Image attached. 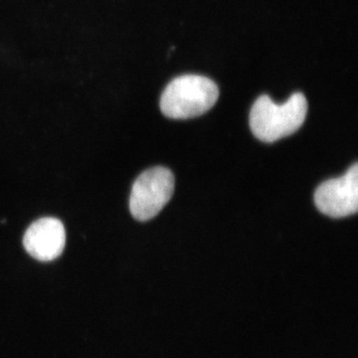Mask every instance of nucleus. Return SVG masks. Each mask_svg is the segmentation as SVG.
<instances>
[{
    "label": "nucleus",
    "instance_id": "f257e3e1",
    "mask_svg": "<svg viewBox=\"0 0 358 358\" xmlns=\"http://www.w3.org/2000/svg\"><path fill=\"white\" fill-rule=\"evenodd\" d=\"M307 113L308 101L301 93L293 94L282 105L263 95L250 112V128L258 140L274 143L296 133L305 122Z\"/></svg>",
    "mask_w": 358,
    "mask_h": 358
},
{
    "label": "nucleus",
    "instance_id": "f03ea898",
    "mask_svg": "<svg viewBox=\"0 0 358 358\" xmlns=\"http://www.w3.org/2000/svg\"><path fill=\"white\" fill-rule=\"evenodd\" d=\"M219 98L217 85L199 75L176 78L164 89L160 98V110L167 117L192 119L213 108Z\"/></svg>",
    "mask_w": 358,
    "mask_h": 358
},
{
    "label": "nucleus",
    "instance_id": "7ed1b4c3",
    "mask_svg": "<svg viewBox=\"0 0 358 358\" xmlns=\"http://www.w3.org/2000/svg\"><path fill=\"white\" fill-rule=\"evenodd\" d=\"M174 176L169 169L152 167L134 181L129 197V211L134 219L148 221L169 203L174 192Z\"/></svg>",
    "mask_w": 358,
    "mask_h": 358
},
{
    "label": "nucleus",
    "instance_id": "20e7f679",
    "mask_svg": "<svg viewBox=\"0 0 358 358\" xmlns=\"http://www.w3.org/2000/svg\"><path fill=\"white\" fill-rule=\"evenodd\" d=\"M315 203L324 215L343 218L358 210V164L355 162L341 178L329 179L317 187Z\"/></svg>",
    "mask_w": 358,
    "mask_h": 358
},
{
    "label": "nucleus",
    "instance_id": "39448f33",
    "mask_svg": "<svg viewBox=\"0 0 358 358\" xmlns=\"http://www.w3.org/2000/svg\"><path fill=\"white\" fill-rule=\"evenodd\" d=\"M65 244L64 225L57 218L45 217L35 221L23 237L26 252L41 262H51L60 257Z\"/></svg>",
    "mask_w": 358,
    "mask_h": 358
}]
</instances>
